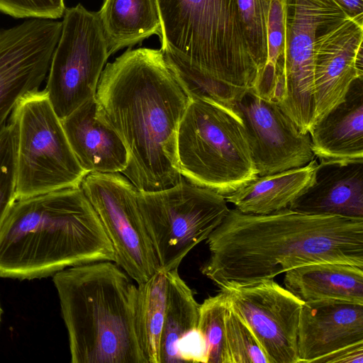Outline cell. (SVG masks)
<instances>
[{
  "mask_svg": "<svg viewBox=\"0 0 363 363\" xmlns=\"http://www.w3.org/2000/svg\"><path fill=\"white\" fill-rule=\"evenodd\" d=\"M202 274L218 287L244 284L321 262L363 267V218L311 215L286 208L267 214L233 208L206 239Z\"/></svg>",
  "mask_w": 363,
  "mask_h": 363,
  "instance_id": "obj_1",
  "label": "cell"
},
{
  "mask_svg": "<svg viewBox=\"0 0 363 363\" xmlns=\"http://www.w3.org/2000/svg\"><path fill=\"white\" fill-rule=\"evenodd\" d=\"M97 111L128 154L121 173L140 191H158L182 178L177 163L179 125L190 101L160 49L128 50L104 68Z\"/></svg>",
  "mask_w": 363,
  "mask_h": 363,
  "instance_id": "obj_2",
  "label": "cell"
},
{
  "mask_svg": "<svg viewBox=\"0 0 363 363\" xmlns=\"http://www.w3.org/2000/svg\"><path fill=\"white\" fill-rule=\"evenodd\" d=\"M115 262L81 186L17 199L0 228V277L40 278L67 267Z\"/></svg>",
  "mask_w": 363,
  "mask_h": 363,
  "instance_id": "obj_3",
  "label": "cell"
},
{
  "mask_svg": "<svg viewBox=\"0 0 363 363\" xmlns=\"http://www.w3.org/2000/svg\"><path fill=\"white\" fill-rule=\"evenodd\" d=\"M114 262L54 274L72 363H147L136 327L138 286Z\"/></svg>",
  "mask_w": 363,
  "mask_h": 363,
  "instance_id": "obj_4",
  "label": "cell"
},
{
  "mask_svg": "<svg viewBox=\"0 0 363 363\" xmlns=\"http://www.w3.org/2000/svg\"><path fill=\"white\" fill-rule=\"evenodd\" d=\"M161 50L208 77L233 105L252 89L259 69L245 43L236 0H157Z\"/></svg>",
  "mask_w": 363,
  "mask_h": 363,
  "instance_id": "obj_5",
  "label": "cell"
},
{
  "mask_svg": "<svg viewBox=\"0 0 363 363\" xmlns=\"http://www.w3.org/2000/svg\"><path fill=\"white\" fill-rule=\"evenodd\" d=\"M177 156L182 177L223 196L258 176L238 113L215 101H189L179 125Z\"/></svg>",
  "mask_w": 363,
  "mask_h": 363,
  "instance_id": "obj_6",
  "label": "cell"
},
{
  "mask_svg": "<svg viewBox=\"0 0 363 363\" xmlns=\"http://www.w3.org/2000/svg\"><path fill=\"white\" fill-rule=\"evenodd\" d=\"M10 117L17 128L16 200L81 186L88 174L44 90L23 98Z\"/></svg>",
  "mask_w": 363,
  "mask_h": 363,
  "instance_id": "obj_7",
  "label": "cell"
},
{
  "mask_svg": "<svg viewBox=\"0 0 363 363\" xmlns=\"http://www.w3.org/2000/svg\"><path fill=\"white\" fill-rule=\"evenodd\" d=\"M227 203L223 195L183 177L162 190H138L140 211L160 269H178L187 254L225 218Z\"/></svg>",
  "mask_w": 363,
  "mask_h": 363,
  "instance_id": "obj_8",
  "label": "cell"
},
{
  "mask_svg": "<svg viewBox=\"0 0 363 363\" xmlns=\"http://www.w3.org/2000/svg\"><path fill=\"white\" fill-rule=\"evenodd\" d=\"M286 45L278 60L271 101L303 133L315 123L314 50L320 28L347 16L335 0H286Z\"/></svg>",
  "mask_w": 363,
  "mask_h": 363,
  "instance_id": "obj_9",
  "label": "cell"
},
{
  "mask_svg": "<svg viewBox=\"0 0 363 363\" xmlns=\"http://www.w3.org/2000/svg\"><path fill=\"white\" fill-rule=\"evenodd\" d=\"M62 24L44 89L61 121L95 97L110 56L97 12L79 4L65 9Z\"/></svg>",
  "mask_w": 363,
  "mask_h": 363,
  "instance_id": "obj_10",
  "label": "cell"
},
{
  "mask_svg": "<svg viewBox=\"0 0 363 363\" xmlns=\"http://www.w3.org/2000/svg\"><path fill=\"white\" fill-rule=\"evenodd\" d=\"M81 187L115 252V263L137 284L160 269L138 203V189L123 174L89 173Z\"/></svg>",
  "mask_w": 363,
  "mask_h": 363,
  "instance_id": "obj_11",
  "label": "cell"
},
{
  "mask_svg": "<svg viewBox=\"0 0 363 363\" xmlns=\"http://www.w3.org/2000/svg\"><path fill=\"white\" fill-rule=\"evenodd\" d=\"M62 26V21L30 18L0 30V135L18 102L44 81Z\"/></svg>",
  "mask_w": 363,
  "mask_h": 363,
  "instance_id": "obj_12",
  "label": "cell"
},
{
  "mask_svg": "<svg viewBox=\"0 0 363 363\" xmlns=\"http://www.w3.org/2000/svg\"><path fill=\"white\" fill-rule=\"evenodd\" d=\"M249 325L269 363H298L297 335L303 301L273 279L221 288Z\"/></svg>",
  "mask_w": 363,
  "mask_h": 363,
  "instance_id": "obj_13",
  "label": "cell"
},
{
  "mask_svg": "<svg viewBox=\"0 0 363 363\" xmlns=\"http://www.w3.org/2000/svg\"><path fill=\"white\" fill-rule=\"evenodd\" d=\"M242 119L258 176L303 167L314 159L309 133L275 101L250 90L235 104Z\"/></svg>",
  "mask_w": 363,
  "mask_h": 363,
  "instance_id": "obj_14",
  "label": "cell"
},
{
  "mask_svg": "<svg viewBox=\"0 0 363 363\" xmlns=\"http://www.w3.org/2000/svg\"><path fill=\"white\" fill-rule=\"evenodd\" d=\"M362 41L363 23L348 16L320 28L314 50L315 123L363 78Z\"/></svg>",
  "mask_w": 363,
  "mask_h": 363,
  "instance_id": "obj_15",
  "label": "cell"
},
{
  "mask_svg": "<svg viewBox=\"0 0 363 363\" xmlns=\"http://www.w3.org/2000/svg\"><path fill=\"white\" fill-rule=\"evenodd\" d=\"M362 342L363 304L335 300L303 303L297 335L298 363L316 362Z\"/></svg>",
  "mask_w": 363,
  "mask_h": 363,
  "instance_id": "obj_16",
  "label": "cell"
},
{
  "mask_svg": "<svg viewBox=\"0 0 363 363\" xmlns=\"http://www.w3.org/2000/svg\"><path fill=\"white\" fill-rule=\"evenodd\" d=\"M312 184L289 208L311 215L363 218V159H320Z\"/></svg>",
  "mask_w": 363,
  "mask_h": 363,
  "instance_id": "obj_17",
  "label": "cell"
},
{
  "mask_svg": "<svg viewBox=\"0 0 363 363\" xmlns=\"http://www.w3.org/2000/svg\"><path fill=\"white\" fill-rule=\"evenodd\" d=\"M65 135L84 172L122 173L128 154L117 133L99 115L95 97L61 121Z\"/></svg>",
  "mask_w": 363,
  "mask_h": 363,
  "instance_id": "obj_18",
  "label": "cell"
},
{
  "mask_svg": "<svg viewBox=\"0 0 363 363\" xmlns=\"http://www.w3.org/2000/svg\"><path fill=\"white\" fill-rule=\"evenodd\" d=\"M308 133L319 159H363V78L355 79L344 99Z\"/></svg>",
  "mask_w": 363,
  "mask_h": 363,
  "instance_id": "obj_19",
  "label": "cell"
},
{
  "mask_svg": "<svg viewBox=\"0 0 363 363\" xmlns=\"http://www.w3.org/2000/svg\"><path fill=\"white\" fill-rule=\"evenodd\" d=\"M285 288L304 303L335 300L363 304V267L321 262L285 272Z\"/></svg>",
  "mask_w": 363,
  "mask_h": 363,
  "instance_id": "obj_20",
  "label": "cell"
},
{
  "mask_svg": "<svg viewBox=\"0 0 363 363\" xmlns=\"http://www.w3.org/2000/svg\"><path fill=\"white\" fill-rule=\"evenodd\" d=\"M317 165L314 158L301 167L257 176L224 197L245 213L267 214L288 208L312 184Z\"/></svg>",
  "mask_w": 363,
  "mask_h": 363,
  "instance_id": "obj_21",
  "label": "cell"
},
{
  "mask_svg": "<svg viewBox=\"0 0 363 363\" xmlns=\"http://www.w3.org/2000/svg\"><path fill=\"white\" fill-rule=\"evenodd\" d=\"M97 13L110 55L160 32L157 0H103Z\"/></svg>",
  "mask_w": 363,
  "mask_h": 363,
  "instance_id": "obj_22",
  "label": "cell"
},
{
  "mask_svg": "<svg viewBox=\"0 0 363 363\" xmlns=\"http://www.w3.org/2000/svg\"><path fill=\"white\" fill-rule=\"evenodd\" d=\"M167 298L160 341V363L181 362L179 341L198 325L199 305L178 269L166 272Z\"/></svg>",
  "mask_w": 363,
  "mask_h": 363,
  "instance_id": "obj_23",
  "label": "cell"
},
{
  "mask_svg": "<svg viewBox=\"0 0 363 363\" xmlns=\"http://www.w3.org/2000/svg\"><path fill=\"white\" fill-rule=\"evenodd\" d=\"M136 327L147 363H160V350L167 298L166 272L160 269L138 284Z\"/></svg>",
  "mask_w": 363,
  "mask_h": 363,
  "instance_id": "obj_24",
  "label": "cell"
},
{
  "mask_svg": "<svg viewBox=\"0 0 363 363\" xmlns=\"http://www.w3.org/2000/svg\"><path fill=\"white\" fill-rule=\"evenodd\" d=\"M228 298L223 290L199 305L197 328L207 346V363H230L226 340L225 315Z\"/></svg>",
  "mask_w": 363,
  "mask_h": 363,
  "instance_id": "obj_25",
  "label": "cell"
},
{
  "mask_svg": "<svg viewBox=\"0 0 363 363\" xmlns=\"http://www.w3.org/2000/svg\"><path fill=\"white\" fill-rule=\"evenodd\" d=\"M286 0H272L267 27V57L265 66L252 91L261 97L272 99L278 60L286 45Z\"/></svg>",
  "mask_w": 363,
  "mask_h": 363,
  "instance_id": "obj_26",
  "label": "cell"
},
{
  "mask_svg": "<svg viewBox=\"0 0 363 363\" xmlns=\"http://www.w3.org/2000/svg\"><path fill=\"white\" fill-rule=\"evenodd\" d=\"M236 1L243 37L259 69V78L267 62L268 18L272 0Z\"/></svg>",
  "mask_w": 363,
  "mask_h": 363,
  "instance_id": "obj_27",
  "label": "cell"
},
{
  "mask_svg": "<svg viewBox=\"0 0 363 363\" xmlns=\"http://www.w3.org/2000/svg\"><path fill=\"white\" fill-rule=\"evenodd\" d=\"M226 340L230 363H269L253 332L228 300L225 315Z\"/></svg>",
  "mask_w": 363,
  "mask_h": 363,
  "instance_id": "obj_28",
  "label": "cell"
},
{
  "mask_svg": "<svg viewBox=\"0 0 363 363\" xmlns=\"http://www.w3.org/2000/svg\"><path fill=\"white\" fill-rule=\"evenodd\" d=\"M17 128L9 117L0 135V228L16 200Z\"/></svg>",
  "mask_w": 363,
  "mask_h": 363,
  "instance_id": "obj_29",
  "label": "cell"
},
{
  "mask_svg": "<svg viewBox=\"0 0 363 363\" xmlns=\"http://www.w3.org/2000/svg\"><path fill=\"white\" fill-rule=\"evenodd\" d=\"M65 0H0V11L12 17L57 19L63 16Z\"/></svg>",
  "mask_w": 363,
  "mask_h": 363,
  "instance_id": "obj_30",
  "label": "cell"
},
{
  "mask_svg": "<svg viewBox=\"0 0 363 363\" xmlns=\"http://www.w3.org/2000/svg\"><path fill=\"white\" fill-rule=\"evenodd\" d=\"M177 352L181 362L207 363L206 342L198 328L191 330L179 341Z\"/></svg>",
  "mask_w": 363,
  "mask_h": 363,
  "instance_id": "obj_31",
  "label": "cell"
},
{
  "mask_svg": "<svg viewBox=\"0 0 363 363\" xmlns=\"http://www.w3.org/2000/svg\"><path fill=\"white\" fill-rule=\"evenodd\" d=\"M316 362L363 363V342L342 347L320 358Z\"/></svg>",
  "mask_w": 363,
  "mask_h": 363,
  "instance_id": "obj_32",
  "label": "cell"
},
{
  "mask_svg": "<svg viewBox=\"0 0 363 363\" xmlns=\"http://www.w3.org/2000/svg\"><path fill=\"white\" fill-rule=\"evenodd\" d=\"M347 15L363 23V0H335Z\"/></svg>",
  "mask_w": 363,
  "mask_h": 363,
  "instance_id": "obj_33",
  "label": "cell"
},
{
  "mask_svg": "<svg viewBox=\"0 0 363 363\" xmlns=\"http://www.w3.org/2000/svg\"><path fill=\"white\" fill-rule=\"evenodd\" d=\"M1 312H2V310H1V305H0V321H1Z\"/></svg>",
  "mask_w": 363,
  "mask_h": 363,
  "instance_id": "obj_34",
  "label": "cell"
}]
</instances>
